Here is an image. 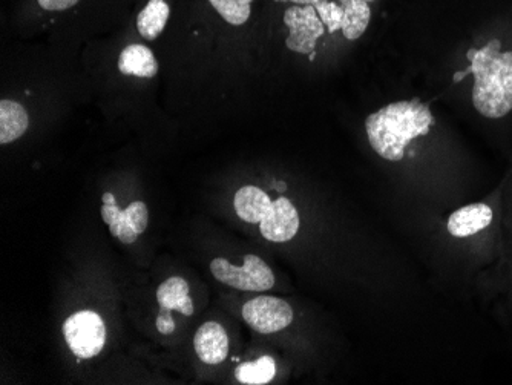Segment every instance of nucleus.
Masks as SVG:
<instances>
[{"instance_id": "obj_1", "label": "nucleus", "mask_w": 512, "mask_h": 385, "mask_svg": "<svg viewBox=\"0 0 512 385\" xmlns=\"http://www.w3.org/2000/svg\"><path fill=\"white\" fill-rule=\"evenodd\" d=\"M470 79V102L477 116L500 122L512 114V27H496L476 37L463 56L454 82Z\"/></svg>"}, {"instance_id": "obj_2", "label": "nucleus", "mask_w": 512, "mask_h": 385, "mask_svg": "<svg viewBox=\"0 0 512 385\" xmlns=\"http://www.w3.org/2000/svg\"><path fill=\"white\" fill-rule=\"evenodd\" d=\"M368 145L385 162L401 163L411 140L436 126L433 111L421 99L398 100L371 112L365 119Z\"/></svg>"}, {"instance_id": "obj_3", "label": "nucleus", "mask_w": 512, "mask_h": 385, "mask_svg": "<svg viewBox=\"0 0 512 385\" xmlns=\"http://www.w3.org/2000/svg\"><path fill=\"white\" fill-rule=\"evenodd\" d=\"M211 272L215 280L243 292H267L275 286L272 269L256 255H246L241 267L230 264L226 258H215Z\"/></svg>"}, {"instance_id": "obj_4", "label": "nucleus", "mask_w": 512, "mask_h": 385, "mask_svg": "<svg viewBox=\"0 0 512 385\" xmlns=\"http://www.w3.org/2000/svg\"><path fill=\"white\" fill-rule=\"evenodd\" d=\"M66 344L77 358L91 359L102 352L106 343V327L102 316L82 310L69 316L63 324Z\"/></svg>"}, {"instance_id": "obj_5", "label": "nucleus", "mask_w": 512, "mask_h": 385, "mask_svg": "<svg viewBox=\"0 0 512 385\" xmlns=\"http://www.w3.org/2000/svg\"><path fill=\"white\" fill-rule=\"evenodd\" d=\"M243 320L255 332L272 335L292 324L293 309L278 297H256L244 304Z\"/></svg>"}, {"instance_id": "obj_6", "label": "nucleus", "mask_w": 512, "mask_h": 385, "mask_svg": "<svg viewBox=\"0 0 512 385\" xmlns=\"http://www.w3.org/2000/svg\"><path fill=\"white\" fill-rule=\"evenodd\" d=\"M494 218H496V211L490 203L485 201L470 203L456 209L450 215L447 223L448 234L459 240L476 237L493 226Z\"/></svg>"}, {"instance_id": "obj_7", "label": "nucleus", "mask_w": 512, "mask_h": 385, "mask_svg": "<svg viewBox=\"0 0 512 385\" xmlns=\"http://www.w3.org/2000/svg\"><path fill=\"white\" fill-rule=\"evenodd\" d=\"M261 235L272 243H286L299 231V215L289 198L272 201L269 212L260 223Z\"/></svg>"}, {"instance_id": "obj_8", "label": "nucleus", "mask_w": 512, "mask_h": 385, "mask_svg": "<svg viewBox=\"0 0 512 385\" xmlns=\"http://www.w3.org/2000/svg\"><path fill=\"white\" fill-rule=\"evenodd\" d=\"M194 347L201 361L217 366L229 355V336L221 324L209 321L195 333Z\"/></svg>"}, {"instance_id": "obj_9", "label": "nucleus", "mask_w": 512, "mask_h": 385, "mask_svg": "<svg viewBox=\"0 0 512 385\" xmlns=\"http://www.w3.org/2000/svg\"><path fill=\"white\" fill-rule=\"evenodd\" d=\"M119 70L125 76L152 79L157 76L158 62L148 47L140 43H132L120 53Z\"/></svg>"}, {"instance_id": "obj_10", "label": "nucleus", "mask_w": 512, "mask_h": 385, "mask_svg": "<svg viewBox=\"0 0 512 385\" xmlns=\"http://www.w3.org/2000/svg\"><path fill=\"white\" fill-rule=\"evenodd\" d=\"M238 217L246 223H261L272 206V200L263 189L256 186H243L238 189L234 200Z\"/></svg>"}, {"instance_id": "obj_11", "label": "nucleus", "mask_w": 512, "mask_h": 385, "mask_svg": "<svg viewBox=\"0 0 512 385\" xmlns=\"http://www.w3.org/2000/svg\"><path fill=\"white\" fill-rule=\"evenodd\" d=\"M30 117L27 109L14 100H2L0 102V143L16 142L28 131Z\"/></svg>"}, {"instance_id": "obj_12", "label": "nucleus", "mask_w": 512, "mask_h": 385, "mask_svg": "<svg viewBox=\"0 0 512 385\" xmlns=\"http://www.w3.org/2000/svg\"><path fill=\"white\" fill-rule=\"evenodd\" d=\"M171 8L166 0H149L137 17V30L146 40H155L168 25Z\"/></svg>"}, {"instance_id": "obj_13", "label": "nucleus", "mask_w": 512, "mask_h": 385, "mask_svg": "<svg viewBox=\"0 0 512 385\" xmlns=\"http://www.w3.org/2000/svg\"><path fill=\"white\" fill-rule=\"evenodd\" d=\"M215 13L230 27L241 28L253 17L256 0H207Z\"/></svg>"}, {"instance_id": "obj_14", "label": "nucleus", "mask_w": 512, "mask_h": 385, "mask_svg": "<svg viewBox=\"0 0 512 385\" xmlns=\"http://www.w3.org/2000/svg\"><path fill=\"white\" fill-rule=\"evenodd\" d=\"M276 375L275 359L270 356H261L258 361L243 362L235 370V378L246 385L269 384Z\"/></svg>"}, {"instance_id": "obj_15", "label": "nucleus", "mask_w": 512, "mask_h": 385, "mask_svg": "<svg viewBox=\"0 0 512 385\" xmlns=\"http://www.w3.org/2000/svg\"><path fill=\"white\" fill-rule=\"evenodd\" d=\"M103 221L109 226V231L115 238H119L122 243L132 244L137 241L138 234L134 229L126 224V215L123 209L117 205H103Z\"/></svg>"}, {"instance_id": "obj_16", "label": "nucleus", "mask_w": 512, "mask_h": 385, "mask_svg": "<svg viewBox=\"0 0 512 385\" xmlns=\"http://www.w3.org/2000/svg\"><path fill=\"white\" fill-rule=\"evenodd\" d=\"M189 295L188 281L180 277H172L161 284L157 290V301L166 309H177L178 303Z\"/></svg>"}, {"instance_id": "obj_17", "label": "nucleus", "mask_w": 512, "mask_h": 385, "mask_svg": "<svg viewBox=\"0 0 512 385\" xmlns=\"http://www.w3.org/2000/svg\"><path fill=\"white\" fill-rule=\"evenodd\" d=\"M126 224L134 229L138 235H142L148 228L149 214L148 206L143 201H134L125 209Z\"/></svg>"}, {"instance_id": "obj_18", "label": "nucleus", "mask_w": 512, "mask_h": 385, "mask_svg": "<svg viewBox=\"0 0 512 385\" xmlns=\"http://www.w3.org/2000/svg\"><path fill=\"white\" fill-rule=\"evenodd\" d=\"M155 327H157L158 332L163 333V335H171V333H174L175 321L174 318H172L171 309L161 307L157 321H155Z\"/></svg>"}, {"instance_id": "obj_19", "label": "nucleus", "mask_w": 512, "mask_h": 385, "mask_svg": "<svg viewBox=\"0 0 512 385\" xmlns=\"http://www.w3.org/2000/svg\"><path fill=\"white\" fill-rule=\"evenodd\" d=\"M80 0H37V4L46 11H65L76 7Z\"/></svg>"}, {"instance_id": "obj_20", "label": "nucleus", "mask_w": 512, "mask_h": 385, "mask_svg": "<svg viewBox=\"0 0 512 385\" xmlns=\"http://www.w3.org/2000/svg\"><path fill=\"white\" fill-rule=\"evenodd\" d=\"M177 312L183 313L184 316L194 315V303H192L191 297H184L183 300L178 303Z\"/></svg>"}, {"instance_id": "obj_21", "label": "nucleus", "mask_w": 512, "mask_h": 385, "mask_svg": "<svg viewBox=\"0 0 512 385\" xmlns=\"http://www.w3.org/2000/svg\"><path fill=\"white\" fill-rule=\"evenodd\" d=\"M103 205H117V201H115V197L111 192H106V194L103 195Z\"/></svg>"}]
</instances>
